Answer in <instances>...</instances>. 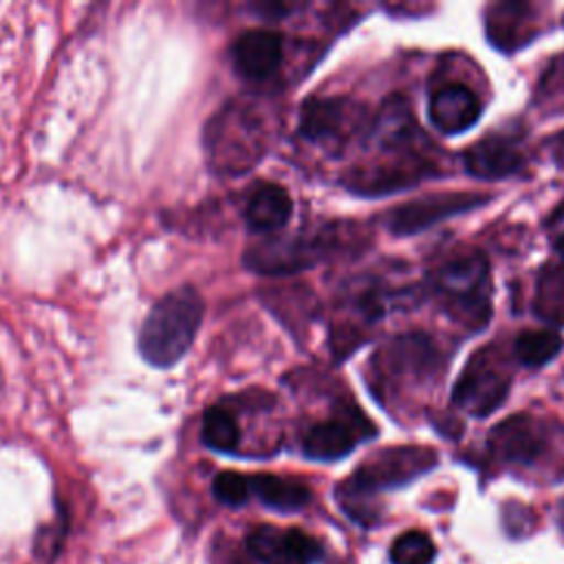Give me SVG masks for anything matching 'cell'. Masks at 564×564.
<instances>
[{
    "label": "cell",
    "mask_w": 564,
    "mask_h": 564,
    "mask_svg": "<svg viewBox=\"0 0 564 564\" xmlns=\"http://www.w3.org/2000/svg\"><path fill=\"white\" fill-rule=\"evenodd\" d=\"M509 377L489 361L487 352L476 355L454 388V403L474 416L491 414L509 392Z\"/></svg>",
    "instance_id": "obj_9"
},
{
    "label": "cell",
    "mask_w": 564,
    "mask_h": 564,
    "mask_svg": "<svg viewBox=\"0 0 564 564\" xmlns=\"http://www.w3.org/2000/svg\"><path fill=\"white\" fill-rule=\"evenodd\" d=\"M436 465V454L421 445L386 447L368 460H364L355 474L337 487V500L341 509L357 522H370L375 511L370 509V496L379 489L405 485Z\"/></svg>",
    "instance_id": "obj_3"
},
{
    "label": "cell",
    "mask_w": 564,
    "mask_h": 564,
    "mask_svg": "<svg viewBox=\"0 0 564 564\" xmlns=\"http://www.w3.org/2000/svg\"><path fill=\"white\" fill-rule=\"evenodd\" d=\"M251 494L269 509L275 511H297L311 500V489L293 478H282L275 474H256L249 478Z\"/></svg>",
    "instance_id": "obj_18"
},
{
    "label": "cell",
    "mask_w": 564,
    "mask_h": 564,
    "mask_svg": "<svg viewBox=\"0 0 564 564\" xmlns=\"http://www.w3.org/2000/svg\"><path fill=\"white\" fill-rule=\"evenodd\" d=\"M430 121L445 134L465 132L480 117V101L463 84H443L427 104Z\"/></svg>",
    "instance_id": "obj_14"
},
{
    "label": "cell",
    "mask_w": 564,
    "mask_h": 564,
    "mask_svg": "<svg viewBox=\"0 0 564 564\" xmlns=\"http://www.w3.org/2000/svg\"><path fill=\"white\" fill-rule=\"evenodd\" d=\"M386 366L392 372H423L436 366V350L427 337L405 335L386 350Z\"/></svg>",
    "instance_id": "obj_19"
},
{
    "label": "cell",
    "mask_w": 564,
    "mask_h": 564,
    "mask_svg": "<svg viewBox=\"0 0 564 564\" xmlns=\"http://www.w3.org/2000/svg\"><path fill=\"white\" fill-rule=\"evenodd\" d=\"M322 553V544L300 529L262 524L247 535L245 560L238 564H315Z\"/></svg>",
    "instance_id": "obj_7"
},
{
    "label": "cell",
    "mask_w": 564,
    "mask_h": 564,
    "mask_svg": "<svg viewBox=\"0 0 564 564\" xmlns=\"http://www.w3.org/2000/svg\"><path fill=\"white\" fill-rule=\"evenodd\" d=\"M434 542L423 531H405L390 546L392 564H432Z\"/></svg>",
    "instance_id": "obj_22"
},
{
    "label": "cell",
    "mask_w": 564,
    "mask_h": 564,
    "mask_svg": "<svg viewBox=\"0 0 564 564\" xmlns=\"http://www.w3.org/2000/svg\"><path fill=\"white\" fill-rule=\"evenodd\" d=\"M361 110L344 97H311L300 110V132L324 148H339L359 128Z\"/></svg>",
    "instance_id": "obj_8"
},
{
    "label": "cell",
    "mask_w": 564,
    "mask_h": 564,
    "mask_svg": "<svg viewBox=\"0 0 564 564\" xmlns=\"http://www.w3.org/2000/svg\"><path fill=\"white\" fill-rule=\"evenodd\" d=\"M489 200L487 194L478 192H445V194H427L403 205H397L386 216V227L394 236H412L419 234L449 216L465 214L474 207H480Z\"/></svg>",
    "instance_id": "obj_6"
},
{
    "label": "cell",
    "mask_w": 564,
    "mask_h": 564,
    "mask_svg": "<svg viewBox=\"0 0 564 564\" xmlns=\"http://www.w3.org/2000/svg\"><path fill=\"white\" fill-rule=\"evenodd\" d=\"M203 308L194 286H178L163 295L141 324L137 341L141 357L156 368L174 366L194 344Z\"/></svg>",
    "instance_id": "obj_2"
},
{
    "label": "cell",
    "mask_w": 564,
    "mask_h": 564,
    "mask_svg": "<svg viewBox=\"0 0 564 564\" xmlns=\"http://www.w3.org/2000/svg\"><path fill=\"white\" fill-rule=\"evenodd\" d=\"M203 443L223 454H231L240 443V425L236 414L227 405H212L203 416Z\"/></svg>",
    "instance_id": "obj_20"
},
{
    "label": "cell",
    "mask_w": 564,
    "mask_h": 564,
    "mask_svg": "<svg viewBox=\"0 0 564 564\" xmlns=\"http://www.w3.org/2000/svg\"><path fill=\"white\" fill-rule=\"evenodd\" d=\"M370 434H375V430L361 414L328 419L306 430L302 452L313 460H337L350 454L355 445Z\"/></svg>",
    "instance_id": "obj_10"
},
{
    "label": "cell",
    "mask_w": 564,
    "mask_h": 564,
    "mask_svg": "<svg viewBox=\"0 0 564 564\" xmlns=\"http://www.w3.org/2000/svg\"><path fill=\"white\" fill-rule=\"evenodd\" d=\"M487 278L489 267L482 253H463L445 262L436 273V286L449 300L452 313L476 328L489 319Z\"/></svg>",
    "instance_id": "obj_4"
},
{
    "label": "cell",
    "mask_w": 564,
    "mask_h": 564,
    "mask_svg": "<svg viewBox=\"0 0 564 564\" xmlns=\"http://www.w3.org/2000/svg\"><path fill=\"white\" fill-rule=\"evenodd\" d=\"M555 249H557V251L564 256V234H562V236L555 240Z\"/></svg>",
    "instance_id": "obj_25"
},
{
    "label": "cell",
    "mask_w": 564,
    "mask_h": 564,
    "mask_svg": "<svg viewBox=\"0 0 564 564\" xmlns=\"http://www.w3.org/2000/svg\"><path fill=\"white\" fill-rule=\"evenodd\" d=\"M562 348V339L553 330H524L513 341L516 359L527 368H540Z\"/></svg>",
    "instance_id": "obj_21"
},
{
    "label": "cell",
    "mask_w": 564,
    "mask_h": 564,
    "mask_svg": "<svg viewBox=\"0 0 564 564\" xmlns=\"http://www.w3.org/2000/svg\"><path fill=\"white\" fill-rule=\"evenodd\" d=\"M463 159L467 172L478 178H505L509 174H516L524 163V156L518 150L516 141L500 134L485 137L482 141L471 145Z\"/></svg>",
    "instance_id": "obj_15"
},
{
    "label": "cell",
    "mask_w": 564,
    "mask_h": 564,
    "mask_svg": "<svg viewBox=\"0 0 564 564\" xmlns=\"http://www.w3.org/2000/svg\"><path fill=\"white\" fill-rule=\"evenodd\" d=\"M489 447L500 460L529 465L544 452L546 436L533 416L516 414L491 430Z\"/></svg>",
    "instance_id": "obj_13"
},
{
    "label": "cell",
    "mask_w": 564,
    "mask_h": 564,
    "mask_svg": "<svg viewBox=\"0 0 564 564\" xmlns=\"http://www.w3.org/2000/svg\"><path fill=\"white\" fill-rule=\"evenodd\" d=\"M414 132H416V123L408 101H403L401 97H390L381 106L370 128V139L383 150H399L412 141Z\"/></svg>",
    "instance_id": "obj_17"
},
{
    "label": "cell",
    "mask_w": 564,
    "mask_h": 564,
    "mask_svg": "<svg viewBox=\"0 0 564 564\" xmlns=\"http://www.w3.org/2000/svg\"><path fill=\"white\" fill-rule=\"evenodd\" d=\"M538 313L549 319H564V264L542 273L538 286Z\"/></svg>",
    "instance_id": "obj_23"
},
{
    "label": "cell",
    "mask_w": 564,
    "mask_h": 564,
    "mask_svg": "<svg viewBox=\"0 0 564 564\" xmlns=\"http://www.w3.org/2000/svg\"><path fill=\"white\" fill-rule=\"evenodd\" d=\"M284 59V40L271 29H249L231 44V64L249 82H264Z\"/></svg>",
    "instance_id": "obj_11"
},
{
    "label": "cell",
    "mask_w": 564,
    "mask_h": 564,
    "mask_svg": "<svg viewBox=\"0 0 564 564\" xmlns=\"http://www.w3.org/2000/svg\"><path fill=\"white\" fill-rule=\"evenodd\" d=\"M335 242L326 231L317 234H293V236H269L251 245L242 260L247 269L262 275H289L304 271L319 262Z\"/></svg>",
    "instance_id": "obj_5"
},
{
    "label": "cell",
    "mask_w": 564,
    "mask_h": 564,
    "mask_svg": "<svg viewBox=\"0 0 564 564\" xmlns=\"http://www.w3.org/2000/svg\"><path fill=\"white\" fill-rule=\"evenodd\" d=\"M291 196L278 183H258L245 205V223L256 234H275L291 218Z\"/></svg>",
    "instance_id": "obj_16"
},
{
    "label": "cell",
    "mask_w": 564,
    "mask_h": 564,
    "mask_svg": "<svg viewBox=\"0 0 564 564\" xmlns=\"http://www.w3.org/2000/svg\"><path fill=\"white\" fill-rule=\"evenodd\" d=\"M271 139V123L253 99L225 104L205 128L209 165L225 176L249 172L264 156Z\"/></svg>",
    "instance_id": "obj_1"
},
{
    "label": "cell",
    "mask_w": 564,
    "mask_h": 564,
    "mask_svg": "<svg viewBox=\"0 0 564 564\" xmlns=\"http://www.w3.org/2000/svg\"><path fill=\"white\" fill-rule=\"evenodd\" d=\"M427 174V167L421 159H394L372 165H359L346 176V187L364 196H381L403 187L416 185Z\"/></svg>",
    "instance_id": "obj_12"
},
{
    "label": "cell",
    "mask_w": 564,
    "mask_h": 564,
    "mask_svg": "<svg viewBox=\"0 0 564 564\" xmlns=\"http://www.w3.org/2000/svg\"><path fill=\"white\" fill-rule=\"evenodd\" d=\"M212 494L220 505L227 507H240L251 496L249 478L238 471H220L212 480Z\"/></svg>",
    "instance_id": "obj_24"
}]
</instances>
